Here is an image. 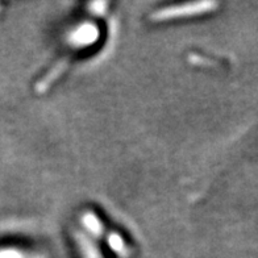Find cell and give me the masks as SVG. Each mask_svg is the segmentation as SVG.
Masks as SVG:
<instances>
[{
    "label": "cell",
    "mask_w": 258,
    "mask_h": 258,
    "mask_svg": "<svg viewBox=\"0 0 258 258\" xmlns=\"http://www.w3.org/2000/svg\"><path fill=\"white\" fill-rule=\"evenodd\" d=\"M219 7V3L216 2H192V3L174 4V6H167V7L160 8L156 12L152 14V20L156 23L160 21H169L174 19H180V17H191L199 16V15H206L214 12Z\"/></svg>",
    "instance_id": "1"
}]
</instances>
